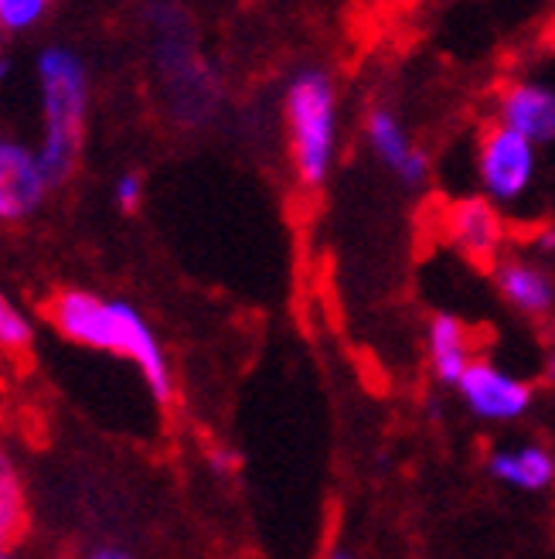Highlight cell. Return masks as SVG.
<instances>
[{"instance_id": "cell-23", "label": "cell", "mask_w": 555, "mask_h": 559, "mask_svg": "<svg viewBox=\"0 0 555 559\" xmlns=\"http://www.w3.org/2000/svg\"><path fill=\"white\" fill-rule=\"evenodd\" d=\"M11 72V66H8V59H0V79H4Z\"/></svg>"}, {"instance_id": "cell-17", "label": "cell", "mask_w": 555, "mask_h": 559, "mask_svg": "<svg viewBox=\"0 0 555 559\" xmlns=\"http://www.w3.org/2000/svg\"><path fill=\"white\" fill-rule=\"evenodd\" d=\"M113 202L123 212H136V209H141V202H144V178L136 175V171L120 175L117 185H113Z\"/></svg>"}, {"instance_id": "cell-12", "label": "cell", "mask_w": 555, "mask_h": 559, "mask_svg": "<svg viewBox=\"0 0 555 559\" xmlns=\"http://www.w3.org/2000/svg\"><path fill=\"white\" fill-rule=\"evenodd\" d=\"M487 474L511 491L535 495L555 485V454L542 443H511L497 447L487 457Z\"/></svg>"}, {"instance_id": "cell-14", "label": "cell", "mask_w": 555, "mask_h": 559, "mask_svg": "<svg viewBox=\"0 0 555 559\" xmlns=\"http://www.w3.org/2000/svg\"><path fill=\"white\" fill-rule=\"evenodd\" d=\"M32 528V495L8 447H0V546H21Z\"/></svg>"}, {"instance_id": "cell-5", "label": "cell", "mask_w": 555, "mask_h": 559, "mask_svg": "<svg viewBox=\"0 0 555 559\" xmlns=\"http://www.w3.org/2000/svg\"><path fill=\"white\" fill-rule=\"evenodd\" d=\"M539 151L529 136L487 120L474 140V181L484 199L518 209L532 199L539 181Z\"/></svg>"}, {"instance_id": "cell-8", "label": "cell", "mask_w": 555, "mask_h": 559, "mask_svg": "<svg viewBox=\"0 0 555 559\" xmlns=\"http://www.w3.org/2000/svg\"><path fill=\"white\" fill-rule=\"evenodd\" d=\"M467 413H474L484 424H515L535 403V389L529 379L497 366L491 358H474L454 385Z\"/></svg>"}, {"instance_id": "cell-19", "label": "cell", "mask_w": 555, "mask_h": 559, "mask_svg": "<svg viewBox=\"0 0 555 559\" xmlns=\"http://www.w3.org/2000/svg\"><path fill=\"white\" fill-rule=\"evenodd\" d=\"M79 559H133V556L126 549H120V546H96L89 552H82Z\"/></svg>"}, {"instance_id": "cell-18", "label": "cell", "mask_w": 555, "mask_h": 559, "mask_svg": "<svg viewBox=\"0 0 555 559\" xmlns=\"http://www.w3.org/2000/svg\"><path fill=\"white\" fill-rule=\"evenodd\" d=\"M208 464H212L215 474H229L236 467V457H232V451H221V447H215V451L208 454Z\"/></svg>"}, {"instance_id": "cell-22", "label": "cell", "mask_w": 555, "mask_h": 559, "mask_svg": "<svg viewBox=\"0 0 555 559\" xmlns=\"http://www.w3.org/2000/svg\"><path fill=\"white\" fill-rule=\"evenodd\" d=\"M0 559H17V546H0Z\"/></svg>"}, {"instance_id": "cell-7", "label": "cell", "mask_w": 555, "mask_h": 559, "mask_svg": "<svg viewBox=\"0 0 555 559\" xmlns=\"http://www.w3.org/2000/svg\"><path fill=\"white\" fill-rule=\"evenodd\" d=\"M494 290L524 321H555V266L535 249H505L487 270Z\"/></svg>"}, {"instance_id": "cell-2", "label": "cell", "mask_w": 555, "mask_h": 559, "mask_svg": "<svg viewBox=\"0 0 555 559\" xmlns=\"http://www.w3.org/2000/svg\"><path fill=\"white\" fill-rule=\"evenodd\" d=\"M280 114L293 181L303 191H321L341 151V93L335 75L321 66L297 69L283 86Z\"/></svg>"}, {"instance_id": "cell-9", "label": "cell", "mask_w": 555, "mask_h": 559, "mask_svg": "<svg viewBox=\"0 0 555 559\" xmlns=\"http://www.w3.org/2000/svg\"><path fill=\"white\" fill-rule=\"evenodd\" d=\"M491 120L529 136L535 147H548L555 144V90L529 75L505 79L494 90Z\"/></svg>"}, {"instance_id": "cell-11", "label": "cell", "mask_w": 555, "mask_h": 559, "mask_svg": "<svg viewBox=\"0 0 555 559\" xmlns=\"http://www.w3.org/2000/svg\"><path fill=\"white\" fill-rule=\"evenodd\" d=\"M51 181L38 151L0 140V222H21L45 202Z\"/></svg>"}, {"instance_id": "cell-1", "label": "cell", "mask_w": 555, "mask_h": 559, "mask_svg": "<svg viewBox=\"0 0 555 559\" xmlns=\"http://www.w3.org/2000/svg\"><path fill=\"white\" fill-rule=\"evenodd\" d=\"M45 318L65 342L130 361L141 372L144 385L150 389L154 403L160 406L174 403L171 358L164 352L150 321L133 304L117 297H99L93 290L65 287L45 300Z\"/></svg>"}, {"instance_id": "cell-21", "label": "cell", "mask_w": 555, "mask_h": 559, "mask_svg": "<svg viewBox=\"0 0 555 559\" xmlns=\"http://www.w3.org/2000/svg\"><path fill=\"white\" fill-rule=\"evenodd\" d=\"M321 559H354V556H351V552H348L345 546H330V549H327V552H324Z\"/></svg>"}, {"instance_id": "cell-3", "label": "cell", "mask_w": 555, "mask_h": 559, "mask_svg": "<svg viewBox=\"0 0 555 559\" xmlns=\"http://www.w3.org/2000/svg\"><path fill=\"white\" fill-rule=\"evenodd\" d=\"M38 82H41V167L51 185H62L79 160L82 130H86V109H89V79L86 66L75 51L55 45L45 48L38 59Z\"/></svg>"}, {"instance_id": "cell-6", "label": "cell", "mask_w": 555, "mask_h": 559, "mask_svg": "<svg viewBox=\"0 0 555 559\" xmlns=\"http://www.w3.org/2000/svg\"><path fill=\"white\" fill-rule=\"evenodd\" d=\"M439 236L447 239L450 249L478 266H494V260L505 253L511 229H508V215L502 205H494L484 194H460L439 205Z\"/></svg>"}, {"instance_id": "cell-4", "label": "cell", "mask_w": 555, "mask_h": 559, "mask_svg": "<svg viewBox=\"0 0 555 559\" xmlns=\"http://www.w3.org/2000/svg\"><path fill=\"white\" fill-rule=\"evenodd\" d=\"M154 59L174 117L188 127H205L221 103V86L191 24L178 11H157Z\"/></svg>"}, {"instance_id": "cell-16", "label": "cell", "mask_w": 555, "mask_h": 559, "mask_svg": "<svg viewBox=\"0 0 555 559\" xmlns=\"http://www.w3.org/2000/svg\"><path fill=\"white\" fill-rule=\"evenodd\" d=\"M45 8H48V0H0V24H4L8 32H24V27L41 21Z\"/></svg>"}, {"instance_id": "cell-10", "label": "cell", "mask_w": 555, "mask_h": 559, "mask_svg": "<svg viewBox=\"0 0 555 559\" xmlns=\"http://www.w3.org/2000/svg\"><path fill=\"white\" fill-rule=\"evenodd\" d=\"M365 144L375 154V160L406 188H426L433 164L430 154L415 144L409 127L399 120L396 109L388 106H372L365 114Z\"/></svg>"}, {"instance_id": "cell-13", "label": "cell", "mask_w": 555, "mask_h": 559, "mask_svg": "<svg viewBox=\"0 0 555 559\" xmlns=\"http://www.w3.org/2000/svg\"><path fill=\"white\" fill-rule=\"evenodd\" d=\"M426 358H430V369H433L436 382L454 389L470 361L478 358L474 331H470L457 314H447V311L433 314L426 324Z\"/></svg>"}, {"instance_id": "cell-20", "label": "cell", "mask_w": 555, "mask_h": 559, "mask_svg": "<svg viewBox=\"0 0 555 559\" xmlns=\"http://www.w3.org/2000/svg\"><path fill=\"white\" fill-rule=\"evenodd\" d=\"M532 249H535V253H542V257H552V263H555V226L542 229Z\"/></svg>"}, {"instance_id": "cell-15", "label": "cell", "mask_w": 555, "mask_h": 559, "mask_svg": "<svg viewBox=\"0 0 555 559\" xmlns=\"http://www.w3.org/2000/svg\"><path fill=\"white\" fill-rule=\"evenodd\" d=\"M35 345V321L0 290V352L8 355H27Z\"/></svg>"}]
</instances>
